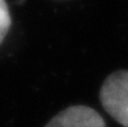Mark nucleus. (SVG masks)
I'll return each instance as SVG.
<instances>
[{
    "label": "nucleus",
    "instance_id": "nucleus-1",
    "mask_svg": "<svg viewBox=\"0 0 128 127\" xmlns=\"http://www.w3.org/2000/svg\"><path fill=\"white\" fill-rule=\"evenodd\" d=\"M100 98L106 112L121 126L128 127V70L109 75L101 87Z\"/></svg>",
    "mask_w": 128,
    "mask_h": 127
},
{
    "label": "nucleus",
    "instance_id": "nucleus-2",
    "mask_svg": "<svg viewBox=\"0 0 128 127\" xmlns=\"http://www.w3.org/2000/svg\"><path fill=\"white\" fill-rule=\"evenodd\" d=\"M45 127H106V124L97 111L75 105L59 112Z\"/></svg>",
    "mask_w": 128,
    "mask_h": 127
},
{
    "label": "nucleus",
    "instance_id": "nucleus-3",
    "mask_svg": "<svg viewBox=\"0 0 128 127\" xmlns=\"http://www.w3.org/2000/svg\"><path fill=\"white\" fill-rule=\"evenodd\" d=\"M11 26V17L6 0H0V44L7 36Z\"/></svg>",
    "mask_w": 128,
    "mask_h": 127
}]
</instances>
